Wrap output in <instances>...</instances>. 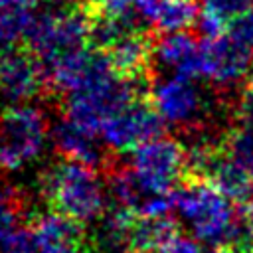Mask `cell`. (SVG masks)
<instances>
[{
  "mask_svg": "<svg viewBox=\"0 0 253 253\" xmlns=\"http://www.w3.org/2000/svg\"><path fill=\"white\" fill-rule=\"evenodd\" d=\"M43 69L49 83L65 95L85 89L117 71L103 49H87V47L59 57L43 65Z\"/></svg>",
  "mask_w": 253,
  "mask_h": 253,
  "instance_id": "10",
  "label": "cell"
},
{
  "mask_svg": "<svg viewBox=\"0 0 253 253\" xmlns=\"http://www.w3.org/2000/svg\"><path fill=\"white\" fill-rule=\"evenodd\" d=\"M253 0H200L198 30L204 38H217L229 32L231 22L241 16Z\"/></svg>",
  "mask_w": 253,
  "mask_h": 253,
  "instance_id": "17",
  "label": "cell"
},
{
  "mask_svg": "<svg viewBox=\"0 0 253 253\" xmlns=\"http://www.w3.org/2000/svg\"><path fill=\"white\" fill-rule=\"evenodd\" d=\"M105 53L109 55L113 67L119 73L136 79L138 75H142L148 61L152 59V43L140 30H134L117 38L105 49Z\"/></svg>",
  "mask_w": 253,
  "mask_h": 253,
  "instance_id": "15",
  "label": "cell"
},
{
  "mask_svg": "<svg viewBox=\"0 0 253 253\" xmlns=\"http://www.w3.org/2000/svg\"><path fill=\"white\" fill-rule=\"evenodd\" d=\"M176 213L188 225L192 237L208 247L231 245L243 253L253 247L243 215L237 217V204L204 178L176 188Z\"/></svg>",
  "mask_w": 253,
  "mask_h": 253,
  "instance_id": "1",
  "label": "cell"
},
{
  "mask_svg": "<svg viewBox=\"0 0 253 253\" xmlns=\"http://www.w3.org/2000/svg\"><path fill=\"white\" fill-rule=\"evenodd\" d=\"M47 140H51V126L40 107L8 105L0 113V170L18 172L34 164Z\"/></svg>",
  "mask_w": 253,
  "mask_h": 253,
  "instance_id": "3",
  "label": "cell"
},
{
  "mask_svg": "<svg viewBox=\"0 0 253 253\" xmlns=\"http://www.w3.org/2000/svg\"><path fill=\"white\" fill-rule=\"evenodd\" d=\"M243 221H245V225H247V229L253 237V200L243 206Z\"/></svg>",
  "mask_w": 253,
  "mask_h": 253,
  "instance_id": "27",
  "label": "cell"
},
{
  "mask_svg": "<svg viewBox=\"0 0 253 253\" xmlns=\"http://www.w3.org/2000/svg\"><path fill=\"white\" fill-rule=\"evenodd\" d=\"M2 253H40L32 229L16 227L0 241Z\"/></svg>",
  "mask_w": 253,
  "mask_h": 253,
  "instance_id": "22",
  "label": "cell"
},
{
  "mask_svg": "<svg viewBox=\"0 0 253 253\" xmlns=\"http://www.w3.org/2000/svg\"><path fill=\"white\" fill-rule=\"evenodd\" d=\"M150 105L166 125H190L204 113V95L196 79L182 75H162L148 89Z\"/></svg>",
  "mask_w": 253,
  "mask_h": 253,
  "instance_id": "8",
  "label": "cell"
},
{
  "mask_svg": "<svg viewBox=\"0 0 253 253\" xmlns=\"http://www.w3.org/2000/svg\"><path fill=\"white\" fill-rule=\"evenodd\" d=\"M95 136L97 134L81 128L67 117L59 119L51 126V142L55 150L67 160L83 162L93 168L103 162V148Z\"/></svg>",
  "mask_w": 253,
  "mask_h": 253,
  "instance_id": "14",
  "label": "cell"
},
{
  "mask_svg": "<svg viewBox=\"0 0 253 253\" xmlns=\"http://www.w3.org/2000/svg\"><path fill=\"white\" fill-rule=\"evenodd\" d=\"M32 18L34 14L30 10H24L8 4L6 0H0V45L8 47L18 40L26 38Z\"/></svg>",
  "mask_w": 253,
  "mask_h": 253,
  "instance_id": "21",
  "label": "cell"
},
{
  "mask_svg": "<svg viewBox=\"0 0 253 253\" xmlns=\"http://www.w3.org/2000/svg\"><path fill=\"white\" fill-rule=\"evenodd\" d=\"M164 119L152 105L134 99L132 103L113 113L103 123L99 134L105 146L117 152H125L134 150L142 142L160 136L164 132Z\"/></svg>",
  "mask_w": 253,
  "mask_h": 253,
  "instance_id": "7",
  "label": "cell"
},
{
  "mask_svg": "<svg viewBox=\"0 0 253 253\" xmlns=\"http://www.w3.org/2000/svg\"><path fill=\"white\" fill-rule=\"evenodd\" d=\"M221 148L253 178V99L245 97L233 126L221 142Z\"/></svg>",
  "mask_w": 253,
  "mask_h": 253,
  "instance_id": "16",
  "label": "cell"
},
{
  "mask_svg": "<svg viewBox=\"0 0 253 253\" xmlns=\"http://www.w3.org/2000/svg\"><path fill=\"white\" fill-rule=\"evenodd\" d=\"M6 2L12 6H18V8H24V10H32V8L40 6L43 0H6Z\"/></svg>",
  "mask_w": 253,
  "mask_h": 253,
  "instance_id": "28",
  "label": "cell"
},
{
  "mask_svg": "<svg viewBox=\"0 0 253 253\" xmlns=\"http://www.w3.org/2000/svg\"><path fill=\"white\" fill-rule=\"evenodd\" d=\"M109 194L113 196L117 206L130 210L134 215L138 213V210L142 208L146 198L150 196L142 190V186L138 184V180L134 178V174L128 166L117 168V170L111 172V176H109Z\"/></svg>",
  "mask_w": 253,
  "mask_h": 253,
  "instance_id": "20",
  "label": "cell"
},
{
  "mask_svg": "<svg viewBox=\"0 0 253 253\" xmlns=\"http://www.w3.org/2000/svg\"><path fill=\"white\" fill-rule=\"evenodd\" d=\"M227 34H231V36L237 38L241 43H245L247 47L253 49V4H251L241 16H237V18L231 22Z\"/></svg>",
  "mask_w": 253,
  "mask_h": 253,
  "instance_id": "25",
  "label": "cell"
},
{
  "mask_svg": "<svg viewBox=\"0 0 253 253\" xmlns=\"http://www.w3.org/2000/svg\"><path fill=\"white\" fill-rule=\"evenodd\" d=\"M253 65V49L231 34L204 38L202 42V77L231 87L247 79Z\"/></svg>",
  "mask_w": 253,
  "mask_h": 253,
  "instance_id": "9",
  "label": "cell"
},
{
  "mask_svg": "<svg viewBox=\"0 0 253 253\" xmlns=\"http://www.w3.org/2000/svg\"><path fill=\"white\" fill-rule=\"evenodd\" d=\"M152 59L170 75L202 77V42L188 32L162 34L152 45Z\"/></svg>",
  "mask_w": 253,
  "mask_h": 253,
  "instance_id": "12",
  "label": "cell"
},
{
  "mask_svg": "<svg viewBox=\"0 0 253 253\" xmlns=\"http://www.w3.org/2000/svg\"><path fill=\"white\" fill-rule=\"evenodd\" d=\"M40 253H85L79 221L59 213H40L32 225Z\"/></svg>",
  "mask_w": 253,
  "mask_h": 253,
  "instance_id": "13",
  "label": "cell"
},
{
  "mask_svg": "<svg viewBox=\"0 0 253 253\" xmlns=\"http://www.w3.org/2000/svg\"><path fill=\"white\" fill-rule=\"evenodd\" d=\"M91 24L93 16L79 8H49L34 14L24 40L42 65H47L83 49L91 40Z\"/></svg>",
  "mask_w": 253,
  "mask_h": 253,
  "instance_id": "4",
  "label": "cell"
},
{
  "mask_svg": "<svg viewBox=\"0 0 253 253\" xmlns=\"http://www.w3.org/2000/svg\"><path fill=\"white\" fill-rule=\"evenodd\" d=\"M45 79V69L32 51H0V99L4 103H28L40 93Z\"/></svg>",
  "mask_w": 253,
  "mask_h": 253,
  "instance_id": "11",
  "label": "cell"
},
{
  "mask_svg": "<svg viewBox=\"0 0 253 253\" xmlns=\"http://www.w3.org/2000/svg\"><path fill=\"white\" fill-rule=\"evenodd\" d=\"M200 18V0H158L152 26L162 34L186 32Z\"/></svg>",
  "mask_w": 253,
  "mask_h": 253,
  "instance_id": "19",
  "label": "cell"
},
{
  "mask_svg": "<svg viewBox=\"0 0 253 253\" xmlns=\"http://www.w3.org/2000/svg\"><path fill=\"white\" fill-rule=\"evenodd\" d=\"M245 95L249 99H253V65H251V71H249V75L245 79Z\"/></svg>",
  "mask_w": 253,
  "mask_h": 253,
  "instance_id": "29",
  "label": "cell"
},
{
  "mask_svg": "<svg viewBox=\"0 0 253 253\" xmlns=\"http://www.w3.org/2000/svg\"><path fill=\"white\" fill-rule=\"evenodd\" d=\"M134 2L136 0H93V6L101 16L125 18L134 14Z\"/></svg>",
  "mask_w": 253,
  "mask_h": 253,
  "instance_id": "26",
  "label": "cell"
},
{
  "mask_svg": "<svg viewBox=\"0 0 253 253\" xmlns=\"http://www.w3.org/2000/svg\"><path fill=\"white\" fill-rule=\"evenodd\" d=\"M176 231L172 217H136L130 227V253H154Z\"/></svg>",
  "mask_w": 253,
  "mask_h": 253,
  "instance_id": "18",
  "label": "cell"
},
{
  "mask_svg": "<svg viewBox=\"0 0 253 253\" xmlns=\"http://www.w3.org/2000/svg\"><path fill=\"white\" fill-rule=\"evenodd\" d=\"M249 253H253V247H251V251H249Z\"/></svg>",
  "mask_w": 253,
  "mask_h": 253,
  "instance_id": "30",
  "label": "cell"
},
{
  "mask_svg": "<svg viewBox=\"0 0 253 253\" xmlns=\"http://www.w3.org/2000/svg\"><path fill=\"white\" fill-rule=\"evenodd\" d=\"M128 168L146 194H170L180 188L188 166V150L174 138L156 136L130 150Z\"/></svg>",
  "mask_w": 253,
  "mask_h": 253,
  "instance_id": "6",
  "label": "cell"
},
{
  "mask_svg": "<svg viewBox=\"0 0 253 253\" xmlns=\"http://www.w3.org/2000/svg\"><path fill=\"white\" fill-rule=\"evenodd\" d=\"M42 194L51 210L79 223L99 219L107 208V190L95 168L67 158L47 168Z\"/></svg>",
  "mask_w": 253,
  "mask_h": 253,
  "instance_id": "2",
  "label": "cell"
},
{
  "mask_svg": "<svg viewBox=\"0 0 253 253\" xmlns=\"http://www.w3.org/2000/svg\"><path fill=\"white\" fill-rule=\"evenodd\" d=\"M154 253H204V249L196 237H188V235H182L176 231Z\"/></svg>",
  "mask_w": 253,
  "mask_h": 253,
  "instance_id": "24",
  "label": "cell"
},
{
  "mask_svg": "<svg viewBox=\"0 0 253 253\" xmlns=\"http://www.w3.org/2000/svg\"><path fill=\"white\" fill-rule=\"evenodd\" d=\"M16 221H18L16 198L8 186L0 184V241L12 229H16Z\"/></svg>",
  "mask_w": 253,
  "mask_h": 253,
  "instance_id": "23",
  "label": "cell"
},
{
  "mask_svg": "<svg viewBox=\"0 0 253 253\" xmlns=\"http://www.w3.org/2000/svg\"><path fill=\"white\" fill-rule=\"evenodd\" d=\"M138 95V85L134 77H126L119 71L113 75L73 93L65 95V117L79 125L81 128L99 134L103 123L123 109L125 105L132 103Z\"/></svg>",
  "mask_w": 253,
  "mask_h": 253,
  "instance_id": "5",
  "label": "cell"
}]
</instances>
